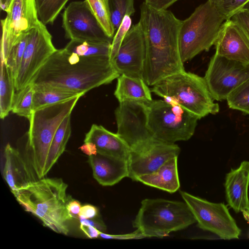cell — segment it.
I'll return each mask as SVG.
<instances>
[{
  "instance_id": "20",
  "label": "cell",
  "mask_w": 249,
  "mask_h": 249,
  "mask_svg": "<svg viewBox=\"0 0 249 249\" xmlns=\"http://www.w3.org/2000/svg\"><path fill=\"white\" fill-rule=\"evenodd\" d=\"M95 179L104 186H113L128 176V160L97 152L89 156Z\"/></svg>"
},
{
  "instance_id": "33",
  "label": "cell",
  "mask_w": 249,
  "mask_h": 249,
  "mask_svg": "<svg viewBox=\"0 0 249 249\" xmlns=\"http://www.w3.org/2000/svg\"><path fill=\"white\" fill-rule=\"evenodd\" d=\"M226 100L230 108L249 114V78L232 91Z\"/></svg>"
},
{
  "instance_id": "6",
  "label": "cell",
  "mask_w": 249,
  "mask_h": 249,
  "mask_svg": "<svg viewBox=\"0 0 249 249\" xmlns=\"http://www.w3.org/2000/svg\"><path fill=\"white\" fill-rule=\"evenodd\" d=\"M196 222L185 202L146 198L133 221V227L144 237L163 238Z\"/></svg>"
},
{
  "instance_id": "31",
  "label": "cell",
  "mask_w": 249,
  "mask_h": 249,
  "mask_svg": "<svg viewBox=\"0 0 249 249\" xmlns=\"http://www.w3.org/2000/svg\"><path fill=\"white\" fill-rule=\"evenodd\" d=\"M31 31L24 35L21 39L11 48L4 59H1L4 61L14 79V82L21 63Z\"/></svg>"
},
{
  "instance_id": "41",
  "label": "cell",
  "mask_w": 249,
  "mask_h": 249,
  "mask_svg": "<svg viewBox=\"0 0 249 249\" xmlns=\"http://www.w3.org/2000/svg\"><path fill=\"white\" fill-rule=\"evenodd\" d=\"M81 207V203L78 201L71 197L70 198L67 204V210L73 218L79 217Z\"/></svg>"
},
{
  "instance_id": "10",
  "label": "cell",
  "mask_w": 249,
  "mask_h": 249,
  "mask_svg": "<svg viewBox=\"0 0 249 249\" xmlns=\"http://www.w3.org/2000/svg\"><path fill=\"white\" fill-rule=\"evenodd\" d=\"M115 110L117 134L130 150L155 139L148 125L147 103L126 101L119 103Z\"/></svg>"
},
{
  "instance_id": "12",
  "label": "cell",
  "mask_w": 249,
  "mask_h": 249,
  "mask_svg": "<svg viewBox=\"0 0 249 249\" xmlns=\"http://www.w3.org/2000/svg\"><path fill=\"white\" fill-rule=\"evenodd\" d=\"M62 27L70 40L112 43L86 0L71 2L62 14Z\"/></svg>"
},
{
  "instance_id": "13",
  "label": "cell",
  "mask_w": 249,
  "mask_h": 249,
  "mask_svg": "<svg viewBox=\"0 0 249 249\" xmlns=\"http://www.w3.org/2000/svg\"><path fill=\"white\" fill-rule=\"evenodd\" d=\"M56 50L53 44L51 35L46 25L40 21L30 32L15 80L16 91L31 83L35 75Z\"/></svg>"
},
{
  "instance_id": "29",
  "label": "cell",
  "mask_w": 249,
  "mask_h": 249,
  "mask_svg": "<svg viewBox=\"0 0 249 249\" xmlns=\"http://www.w3.org/2000/svg\"><path fill=\"white\" fill-rule=\"evenodd\" d=\"M39 20L44 25L53 24L69 0H35Z\"/></svg>"
},
{
  "instance_id": "37",
  "label": "cell",
  "mask_w": 249,
  "mask_h": 249,
  "mask_svg": "<svg viewBox=\"0 0 249 249\" xmlns=\"http://www.w3.org/2000/svg\"><path fill=\"white\" fill-rule=\"evenodd\" d=\"M98 209L90 204H86L81 207L79 214L80 219H91L98 216Z\"/></svg>"
},
{
  "instance_id": "5",
  "label": "cell",
  "mask_w": 249,
  "mask_h": 249,
  "mask_svg": "<svg viewBox=\"0 0 249 249\" xmlns=\"http://www.w3.org/2000/svg\"><path fill=\"white\" fill-rule=\"evenodd\" d=\"M165 101L178 105L200 119L219 112L204 77L185 70L156 83L151 89Z\"/></svg>"
},
{
  "instance_id": "46",
  "label": "cell",
  "mask_w": 249,
  "mask_h": 249,
  "mask_svg": "<svg viewBox=\"0 0 249 249\" xmlns=\"http://www.w3.org/2000/svg\"></svg>"
},
{
  "instance_id": "3",
  "label": "cell",
  "mask_w": 249,
  "mask_h": 249,
  "mask_svg": "<svg viewBox=\"0 0 249 249\" xmlns=\"http://www.w3.org/2000/svg\"><path fill=\"white\" fill-rule=\"evenodd\" d=\"M68 185L58 178H42L13 193L25 211L37 217L44 226L65 235L69 232Z\"/></svg>"
},
{
  "instance_id": "27",
  "label": "cell",
  "mask_w": 249,
  "mask_h": 249,
  "mask_svg": "<svg viewBox=\"0 0 249 249\" xmlns=\"http://www.w3.org/2000/svg\"><path fill=\"white\" fill-rule=\"evenodd\" d=\"M111 45L108 42L71 40L64 48L81 56L110 57Z\"/></svg>"
},
{
  "instance_id": "39",
  "label": "cell",
  "mask_w": 249,
  "mask_h": 249,
  "mask_svg": "<svg viewBox=\"0 0 249 249\" xmlns=\"http://www.w3.org/2000/svg\"><path fill=\"white\" fill-rule=\"evenodd\" d=\"M97 217L91 219H80V223L82 224L92 226L100 231L105 232L107 231L106 225L101 218Z\"/></svg>"
},
{
  "instance_id": "24",
  "label": "cell",
  "mask_w": 249,
  "mask_h": 249,
  "mask_svg": "<svg viewBox=\"0 0 249 249\" xmlns=\"http://www.w3.org/2000/svg\"><path fill=\"white\" fill-rule=\"evenodd\" d=\"M35 92L33 111L42 107L71 99L84 94L57 87L46 85H34Z\"/></svg>"
},
{
  "instance_id": "15",
  "label": "cell",
  "mask_w": 249,
  "mask_h": 249,
  "mask_svg": "<svg viewBox=\"0 0 249 249\" xmlns=\"http://www.w3.org/2000/svg\"><path fill=\"white\" fill-rule=\"evenodd\" d=\"M180 152L177 144L154 139L130 151L128 177L136 181L139 177L154 172L169 160L178 157Z\"/></svg>"
},
{
  "instance_id": "1",
  "label": "cell",
  "mask_w": 249,
  "mask_h": 249,
  "mask_svg": "<svg viewBox=\"0 0 249 249\" xmlns=\"http://www.w3.org/2000/svg\"><path fill=\"white\" fill-rule=\"evenodd\" d=\"M139 22L146 44L143 79L153 86L160 80L184 71L179 53L181 20L169 10L157 9L143 2Z\"/></svg>"
},
{
  "instance_id": "19",
  "label": "cell",
  "mask_w": 249,
  "mask_h": 249,
  "mask_svg": "<svg viewBox=\"0 0 249 249\" xmlns=\"http://www.w3.org/2000/svg\"><path fill=\"white\" fill-rule=\"evenodd\" d=\"M4 158L3 177L12 193L38 179L27 160L9 143L5 147Z\"/></svg>"
},
{
  "instance_id": "36",
  "label": "cell",
  "mask_w": 249,
  "mask_h": 249,
  "mask_svg": "<svg viewBox=\"0 0 249 249\" xmlns=\"http://www.w3.org/2000/svg\"><path fill=\"white\" fill-rule=\"evenodd\" d=\"M231 18L241 27L249 38V10L241 9Z\"/></svg>"
},
{
  "instance_id": "28",
  "label": "cell",
  "mask_w": 249,
  "mask_h": 249,
  "mask_svg": "<svg viewBox=\"0 0 249 249\" xmlns=\"http://www.w3.org/2000/svg\"><path fill=\"white\" fill-rule=\"evenodd\" d=\"M34 92V85L32 83L21 90L16 91L12 104V111L19 116L29 120L33 112Z\"/></svg>"
},
{
  "instance_id": "43",
  "label": "cell",
  "mask_w": 249,
  "mask_h": 249,
  "mask_svg": "<svg viewBox=\"0 0 249 249\" xmlns=\"http://www.w3.org/2000/svg\"><path fill=\"white\" fill-rule=\"evenodd\" d=\"M79 148L89 156L95 155L97 152L95 145L91 142H84Z\"/></svg>"
},
{
  "instance_id": "32",
  "label": "cell",
  "mask_w": 249,
  "mask_h": 249,
  "mask_svg": "<svg viewBox=\"0 0 249 249\" xmlns=\"http://www.w3.org/2000/svg\"><path fill=\"white\" fill-rule=\"evenodd\" d=\"M108 3L111 20L116 33L124 18L130 17L135 13L134 0H108Z\"/></svg>"
},
{
  "instance_id": "40",
  "label": "cell",
  "mask_w": 249,
  "mask_h": 249,
  "mask_svg": "<svg viewBox=\"0 0 249 249\" xmlns=\"http://www.w3.org/2000/svg\"><path fill=\"white\" fill-rule=\"evenodd\" d=\"M179 0H145V2L148 5L157 9H167Z\"/></svg>"
},
{
  "instance_id": "14",
  "label": "cell",
  "mask_w": 249,
  "mask_h": 249,
  "mask_svg": "<svg viewBox=\"0 0 249 249\" xmlns=\"http://www.w3.org/2000/svg\"><path fill=\"white\" fill-rule=\"evenodd\" d=\"M6 12V18L1 20L0 58L2 59L11 48L40 21L35 0H12Z\"/></svg>"
},
{
  "instance_id": "21",
  "label": "cell",
  "mask_w": 249,
  "mask_h": 249,
  "mask_svg": "<svg viewBox=\"0 0 249 249\" xmlns=\"http://www.w3.org/2000/svg\"><path fill=\"white\" fill-rule=\"evenodd\" d=\"M94 143L98 153L122 158L128 160L130 148L117 134L103 126L93 124L86 134L84 142Z\"/></svg>"
},
{
  "instance_id": "11",
  "label": "cell",
  "mask_w": 249,
  "mask_h": 249,
  "mask_svg": "<svg viewBox=\"0 0 249 249\" xmlns=\"http://www.w3.org/2000/svg\"><path fill=\"white\" fill-rule=\"evenodd\" d=\"M214 100L226 99L229 94L249 78V64L215 53L204 77Z\"/></svg>"
},
{
  "instance_id": "4",
  "label": "cell",
  "mask_w": 249,
  "mask_h": 249,
  "mask_svg": "<svg viewBox=\"0 0 249 249\" xmlns=\"http://www.w3.org/2000/svg\"><path fill=\"white\" fill-rule=\"evenodd\" d=\"M81 96L79 95L34 111L29 119L27 160L38 179L45 176L48 154L57 128L63 120L71 114Z\"/></svg>"
},
{
  "instance_id": "26",
  "label": "cell",
  "mask_w": 249,
  "mask_h": 249,
  "mask_svg": "<svg viewBox=\"0 0 249 249\" xmlns=\"http://www.w3.org/2000/svg\"><path fill=\"white\" fill-rule=\"evenodd\" d=\"M15 91L14 79L4 61L1 59L0 117L2 119H4L12 111Z\"/></svg>"
},
{
  "instance_id": "18",
  "label": "cell",
  "mask_w": 249,
  "mask_h": 249,
  "mask_svg": "<svg viewBox=\"0 0 249 249\" xmlns=\"http://www.w3.org/2000/svg\"><path fill=\"white\" fill-rule=\"evenodd\" d=\"M225 196L228 205L236 213H242L249 223V161H243L235 169H231L225 177Z\"/></svg>"
},
{
  "instance_id": "16",
  "label": "cell",
  "mask_w": 249,
  "mask_h": 249,
  "mask_svg": "<svg viewBox=\"0 0 249 249\" xmlns=\"http://www.w3.org/2000/svg\"><path fill=\"white\" fill-rule=\"evenodd\" d=\"M145 57V40L142 28L139 22L131 27L117 54L111 62L120 75L143 79Z\"/></svg>"
},
{
  "instance_id": "25",
  "label": "cell",
  "mask_w": 249,
  "mask_h": 249,
  "mask_svg": "<svg viewBox=\"0 0 249 249\" xmlns=\"http://www.w3.org/2000/svg\"><path fill=\"white\" fill-rule=\"evenodd\" d=\"M71 133V114L67 116L57 128L52 140L45 169L46 175L63 153Z\"/></svg>"
},
{
  "instance_id": "30",
  "label": "cell",
  "mask_w": 249,
  "mask_h": 249,
  "mask_svg": "<svg viewBox=\"0 0 249 249\" xmlns=\"http://www.w3.org/2000/svg\"><path fill=\"white\" fill-rule=\"evenodd\" d=\"M107 34L113 38L115 34L109 11L108 0H86Z\"/></svg>"
},
{
  "instance_id": "9",
  "label": "cell",
  "mask_w": 249,
  "mask_h": 249,
  "mask_svg": "<svg viewBox=\"0 0 249 249\" xmlns=\"http://www.w3.org/2000/svg\"><path fill=\"white\" fill-rule=\"evenodd\" d=\"M181 196L193 214L199 228L220 239H238L241 230L224 203H214L184 191Z\"/></svg>"
},
{
  "instance_id": "7",
  "label": "cell",
  "mask_w": 249,
  "mask_h": 249,
  "mask_svg": "<svg viewBox=\"0 0 249 249\" xmlns=\"http://www.w3.org/2000/svg\"><path fill=\"white\" fill-rule=\"evenodd\" d=\"M226 18L216 8L213 0H208L196 8L189 18L181 20L179 48L184 63L214 45Z\"/></svg>"
},
{
  "instance_id": "2",
  "label": "cell",
  "mask_w": 249,
  "mask_h": 249,
  "mask_svg": "<svg viewBox=\"0 0 249 249\" xmlns=\"http://www.w3.org/2000/svg\"><path fill=\"white\" fill-rule=\"evenodd\" d=\"M109 57L81 56L65 48L57 50L31 83L59 87L79 93L111 83L120 76Z\"/></svg>"
},
{
  "instance_id": "8",
  "label": "cell",
  "mask_w": 249,
  "mask_h": 249,
  "mask_svg": "<svg viewBox=\"0 0 249 249\" xmlns=\"http://www.w3.org/2000/svg\"><path fill=\"white\" fill-rule=\"evenodd\" d=\"M148 125L154 138L171 143L189 140L194 135L197 116L164 100L147 103Z\"/></svg>"
},
{
  "instance_id": "35",
  "label": "cell",
  "mask_w": 249,
  "mask_h": 249,
  "mask_svg": "<svg viewBox=\"0 0 249 249\" xmlns=\"http://www.w3.org/2000/svg\"><path fill=\"white\" fill-rule=\"evenodd\" d=\"M131 23L130 17L125 16L113 38L110 53V61L117 54L126 34L131 28Z\"/></svg>"
},
{
  "instance_id": "17",
  "label": "cell",
  "mask_w": 249,
  "mask_h": 249,
  "mask_svg": "<svg viewBox=\"0 0 249 249\" xmlns=\"http://www.w3.org/2000/svg\"><path fill=\"white\" fill-rule=\"evenodd\" d=\"M214 45L216 54L249 64V38L241 27L231 18L222 24Z\"/></svg>"
},
{
  "instance_id": "23",
  "label": "cell",
  "mask_w": 249,
  "mask_h": 249,
  "mask_svg": "<svg viewBox=\"0 0 249 249\" xmlns=\"http://www.w3.org/2000/svg\"><path fill=\"white\" fill-rule=\"evenodd\" d=\"M119 103L126 101L148 103L153 100L151 90L141 78L121 74L114 93Z\"/></svg>"
},
{
  "instance_id": "34",
  "label": "cell",
  "mask_w": 249,
  "mask_h": 249,
  "mask_svg": "<svg viewBox=\"0 0 249 249\" xmlns=\"http://www.w3.org/2000/svg\"><path fill=\"white\" fill-rule=\"evenodd\" d=\"M218 12L228 19L241 10L249 0H213Z\"/></svg>"
},
{
  "instance_id": "22",
  "label": "cell",
  "mask_w": 249,
  "mask_h": 249,
  "mask_svg": "<svg viewBox=\"0 0 249 249\" xmlns=\"http://www.w3.org/2000/svg\"><path fill=\"white\" fill-rule=\"evenodd\" d=\"M178 158H173L152 173L139 177L136 181L170 193L178 191L180 187Z\"/></svg>"
},
{
  "instance_id": "42",
  "label": "cell",
  "mask_w": 249,
  "mask_h": 249,
  "mask_svg": "<svg viewBox=\"0 0 249 249\" xmlns=\"http://www.w3.org/2000/svg\"><path fill=\"white\" fill-rule=\"evenodd\" d=\"M80 228L88 238L92 239L100 237L101 231L92 226L80 224Z\"/></svg>"
},
{
  "instance_id": "45",
  "label": "cell",
  "mask_w": 249,
  "mask_h": 249,
  "mask_svg": "<svg viewBox=\"0 0 249 249\" xmlns=\"http://www.w3.org/2000/svg\"><path fill=\"white\" fill-rule=\"evenodd\" d=\"M242 9L249 10V1H248L243 6Z\"/></svg>"
},
{
  "instance_id": "44",
  "label": "cell",
  "mask_w": 249,
  "mask_h": 249,
  "mask_svg": "<svg viewBox=\"0 0 249 249\" xmlns=\"http://www.w3.org/2000/svg\"><path fill=\"white\" fill-rule=\"evenodd\" d=\"M12 0H0L1 10L6 12Z\"/></svg>"
},
{
  "instance_id": "38",
  "label": "cell",
  "mask_w": 249,
  "mask_h": 249,
  "mask_svg": "<svg viewBox=\"0 0 249 249\" xmlns=\"http://www.w3.org/2000/svg\"><path fill=\"white\" fill-rule=\"evenodd\" d=\"M100 237L105 239H131L143 238L139 231L137 230L132 233L123 235H110L101 231Z\"/></svg>"
}]
</instances>
